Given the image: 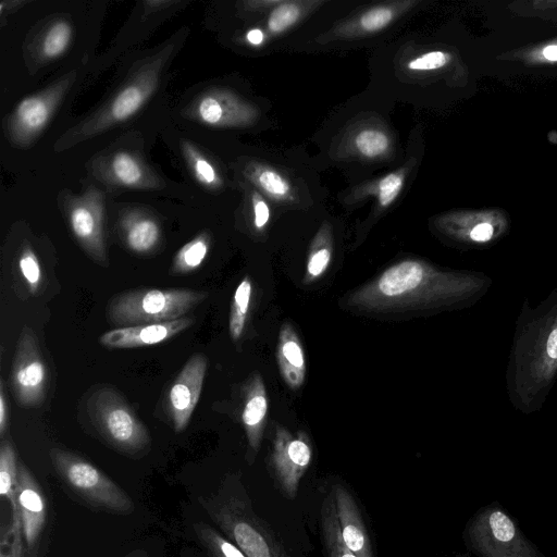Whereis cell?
I'll use <instances>...</instances> for the list:
<instances>
[{
    "label": "cell",
    "instance_id": "cell-1",
    "mask_svg": "<svg viewBox=\"0 0 557 557\" xmlns=\"http://www.w3.org/2000/svg\"><path fill=\"white\" fill-rule=\"evenodd\" d=\"M492 285L482 272L445 270L405 259L386 268L347 297L352 310L375 314L438 312L470 307Z\"/></svg>",
    "mask_w": 557,
    "mask_h": 557
},
{
    "label": "cell",
    "instance_id": "cell-2",
    "mask_svg": "<svg viewBox=\"0 0 557 557\" xmlns=\"http://www.w3.org/2000/svg\"><path fill=\"white\" fill-rule=\"evenodd\" d=\"M505 381L516 410L531 414L542 409L557 381V288L535 307L524 300Z\"/></svg>",
    "mask_w": 557,
    "mask_h": 557
},
{
    "label": "cell",
    "instance_id": "cell-3",
    "mask_svg": "<svg viewBox=\"0 0 557 557\" xmlns=\"http://www.w3.org/2000/svg\"><path fill=\"white\" fill-rule=\"evenodd\" d=\"M199 503L219 530L247 557H290L268 523L252 508L238 474L223 479Z\"/></svg>",
    "mask_w": 557,
    "mask_h": 557
},
{
    "label": "cell",
    "instance_id": "cell-4",
    "mask_svg": "<svg viewBox=\"0 0 557 557\" xmlns=\"http://www.w3.org/2000/svg\"><path fill=\"white\" fill-rule=\"evenodd\" d=\"M173 46L147 58L114 97L94 114L69 129L58 141V150L72 147L133 116L156 90Z\"/></svg>",
    "mask_w": 557,
    "mask_h": 557
},
{
    "label": "cell",
    "instance_id": "cell-5",
    "mask_svg": "<svg viewBox=\"0 0 557 557\" xmlns=\"http://www.w3.org/2000/svg\"><path fill=\"white\" fill-rule=\"evenodd\" d=\"M205 290L189 288H138L109 301V321L120 327L173 321L205 301Z\"/></svg>",
    "mask_w": 557,
    "mask_h": 557
},
{
    "label": "cell",
    "instance_id": "cell-6",
    "mask_svg": "<svg viewBox=\"0 0 557 557\" xmlns=\"http://www.w3.org/2000/svg\"><path fill=\"white\" fill-rule=\"evenodd\" d=\"M50 459L62 484L87 506L116 515H129L135 505L128 494L85 458L60 448Z\"/></svg>",
    "mask_w": 557,
    "mask_h": 557
},
{
    "label": "cell",
    "instance_id": "cell-7",
    "mask_svg": "<svg viewBox=\"0 0 557 557\" xmlns=\"http://www.w3.org/2000/svg\"><path fill=\"white\" fill-rule=\"evenodd\" d=\"M463 540L474 557H545L498 503L483 506L469 519Z\"/></svg>",
    "mask_w": 557,
    "mask_h": 557
},
{
    "label": "cell",
    "instance_id": "cell-8",
    "mask_svg": "<svg viewBox=\"0 0 557 557\" xmlns=\"http://www.w3.org/2000/svg\"><path fill=\"white\" fill-rule=\"evenodd\" d=\"M87 411L98 434L113 449L129 457L148 451L147 428L116 389L106 386L91 393Z\"/></svg>",
    "mask_w": 557,
    "mask_h": 557
},
{
    "label": "cell",
    "instance_id": "cell-9",
    "mask_svg": "<svg viewBox=\"0 0 557 557\" xmlns=\"http://www.w3.org/2000/svg\"><path fill=\"white\" fill-rule=\"evenodd\" d=\"M312 460V448L306 435H293L285 428H277L272 441L268 468L280 494L295 499L300 482Z\"/></svg>",
    "mask_w": 557,
    "mask_h": 557
},
{
    "label": "cell",
    "instance_id": "cell-10",
    "mask_svg": "<svg viewBox=\"0 0 557 557\" xmlns=\"http://www.w3.org/2000/svg\"><path fill=\"white\" fill-rule=\"evenodd\" d=\"M74 79L75 74H69L47 89L18 102L7 125L9 138L14 145L27 147L37 138Z\"/></svg>",
    "mask_w": 557,
    "mask_h": 557
},
{
    "label": "cell",
    "instance_id": "cell-11",
    "mask_svg": "<svg viewBox=\"0 0 557 557\" xmlns=\"http://www.w3.org/2000/svg\"><path fill=\"white\" fill-rule=\"evenodd\" d=\"M70 228L85 252L101 265H108L103 233L104 197L88 188L81 196H67L64 203Z\"/></svg>",
    "mask_w": 557,
    "mask_h": 557
},
{
    "label": "cell",
    "instance_id": "cell-12",
    "mask_svg": "<svg viewBox=\"0 0 557 557\" xmlns=\"http://www.w3.org/2000/svg\"><path fill=\"white\" fill-rule=\"evenodd\" d=\"M12 391L22 407L39 406L47 389V368L33 331L24 326L17 341L11 373Z\"/></svg>",
    "mask_w": 557,
    "mask_h": 557
},
{
    "label": "cell",
    "instance_id": "cell-13",
    "mask_svg": "<svg viewBox=\"0 0 557 557\" xmlns=\"http://www.w3.org/2000/svg\"><path fill=\"white\" fill-rule=\"evenodd\" d=\"M207 367L208 360L202 354L193 355L169 387L165 410L176 432L184 431L190 421L200 398Z\"/></svg>",
    "mask_w": 557,
    "mask_h": 557
},
{
    "label": "cell",
    "instance_id": "cell-14",
    "mask_svg": "<svg viewBox=\"0 0 557 557\" xmlns=\"http://www.w3.org/2000/svg\"><path fill=\"white\" fill-rule=\"evenodd\" d=\"M18 459L12 442L2 438L0 445V497L10 509L8 531L1 535L0 557H25L17 498Z\"/></svg>",
    "mask_w": 557,
    "mask_h": 557
},
{
    "label": "cell",
    "instance_id": "cell-15",
    "mask_svg": "<svg viewBox=\"0 0 557 557\" xmlns=\"http://www.w3.org/2000/svg\"><path fill=\"white\" fill-rule=\"evenodd\" d=\"M17 498L25 557H34L46 524L44 492L29 469L18 460Z\"/></svg>",
    "mask_w": 557,
    "mask_h": 557
},
{
    "label": "cell",
    "instance_id": "cell-16",
    "mask_svg": "<svg viewBox=\"0 0 557 557\" xmlns=\"http://www.w3.org/2000/svg\"><path fill=\"white\" fill-rule=\"evenodd\" d=\"M343 541L357 557H375L361 510L349 488L336 483L330 492Z\"/></svg>",
    "mask_w": 557,
    "mask_h": 557
},
{
    "label": "cell",
    "instance_id": "cell-17",
    "mask_svg": "<svg viewBox=\"0 0 557 557\" xmlns=\"http://www.w3.org/2000/svg\"><path fill=\"white\" fill-rule=\"evenodd\" d=\"M185 115L211 126H236L250 119V110L234 95L211 89L198 96L186 109Z\"/></svg>",
    "mask_w": 557,
    "mask_h": 557
},
{
    "label": "cell",
    "instance_id": "cell-18",
    "mask_svg": "<svg viewBox=\"0 0 557 557\" xmlns=\"http://www.w3.org/2000/svg\"><path fill=\"white\" fill-rule=\"evenodd\" d=\"M195 323L194 317L173 321L115 327L101 334L99 342L108 348H137L165 342Z\"/></svg>",
    "mask_w": 557,
    "mask_h": 557
},
{
    "label": "cell",
    "instance_id": "cell-19",
    "mask_svg": "<svg viewBox=\"0 0 557 557\" xmlns=\"http://www.w3.org/2000/svg\"><path fill=\"white\" fill-rule=\"evenodd\" d=\"M243 396L242 422L249 449L257 454L261 445L268 412L265 386L258 372L248 379Z\"/></svg>",
    "mask_w": 557,
    "mask_h": 557
},
{
    "label": "cell",
    "instance_id": "cell-20",
    "mask_svg": "<svg viewBox=\"0 0 557 557\" xmlns=\"http://www.w3.org/2000/svg\"><path fill=\"white\" fill-rule=\"evenodd\" d=\"M101 178L110 184L133 188H157L158 177L139 158L126 151L108 157L100 165Z\"/></svg>",
    "mask_w": 557,
    "mask_h": 557
},
{
    "label": "cell",
    "instance_id": "cell-21",
    "mask_svg": "<svg viewBox=\"0 0 557 557\" xmlns=\"http://www.w3.org/2000/svg\"><path fill=\"white\" fill-rule=\"evenodd\" d=\"M277 366L282 379L292 389L302 386L306 377V360L304 349L292 324L281 326L276 348Z\"/></svg>",
    "mask_w": 557,
    "mask_h": 557
},
{
    "label": "cell",
    "instance_id": "cell-22",
    "mask_svg": "<svg viewBox=\"0 0 557 557\" xmlns=\"http://www.w3.org/2000/svg\"><path fill=\"white\" fill-rule=\"evenodd\" d=\"M121 233L126 246L136 253L152 251L160 242L158 222L146 214L131 213L121 222Z\"/></svg>",
    "mask_w": 557,
    "mask_h": 557
},
{
    "label": "cell",
    "instance_id": "cell-23",
    "mask_svg": "<svg viewBox=\"0 0 557 557\" xmlns=\"http://www.w3.org/2000/svg\"><path fill=\"white\" fill-rule=\"evenodd\" d=\"M321 533L327 557H357L343 541L331 494L321 506Z\"/></svg>",
    "mask_w": 557,
    "mask_h": 557
},
{
    "label": "cell",
    "instance_id": "cell-24",
    "mask_svg": "<svg viewBox=\"0 0 557 557\" xmlns=\"http://www.w3.org/2000/svg\"><path fill=\"white\" fill-rule=\"evenodd\" d=\"M210 248V237L202 233L185 244L174 256L171 274L186 275L197 270L205 261Z\"/></svg>",
    "mask_w": 557,
    "mask_h": 557
},
{
    "label": "cell",
    "instance_id": "cell-25",
    "mask_svg": "<svg viewBox=\"0 0 557 557\" xmlns=\"http://www.w3.org/2000/svg\"><path fill=\"white\" fill-rule=\"evenodd\" d=\"M197 540L209 557H247L221 531L205 522L193 525Z\"/></svg>",
    "mask_w": 557,
    "mask_h": 557
},
{
    "label": "cell",
    "instance_id": "cell-26",
    "mask_svg": "<svg viewBox=\"0 0 557 557\" xmlns=\"http://www.w3.org/2000/svg\"><path fill=\"white\" fill-rule=\"evenodd\" d=\"M184 159L195 178L207 188H218L221 178L213 164L193 144L182 141Z\"/></svg>",
    "mask_w": 557,
    "mask_h": 557
},
{
    "label": "cell",
    "instance_id": "cell-27",
    "mask_svg": "<svg viewBox=\"0 0 557 557\" xmlns=\"http://www.w3.org/2000/svg\"><path fill=\"white\" fill-rule=\"evenodd\" d=\"M251 296V281L245 276L237 286L231 305L228 329L233 341H238L243 334Z\"/></svg>",
    "mask_w": 557,
    "mask_h": 557
},
{
    "label": "cell",
    "instance_id": "cell-28",
    "mask_svg": "<svg viewBox=\"0 0 557 557\" xmlns=\"http://www.w3.org/2000/svg\"><path fill=\"white\" fill-rule=\"evenodd\" d=\"M72 39V26L66 21H57L48 27L40 40V55L46 59H55L61 55Z\"/></svg>",
    "mask_w": 557,
    "mask_h": 557
},
{
    "label": "cell",
    "instance_id": "cell-29",
    "mask_svg": "<svg viewBox=\"0 0 557 557\" xmlns=\"http://www.w3.org/2000/svg\"><path fill=\"white\" fill-rule=\"evenodd\" d=\"M21 277L32 294H36L44 282V274L37 255L29 245H24L17 259Z\"/></svg>",
    "mask_w": 557,
    "mask_h": 557
},
{
    "label": "cell",
    "instance_id": "cell-30",
    "mask_svg": "<svg viewBox=\"0 0 557 557\" xmlns=\"http://www.w3.org/2000/svg\"><path fill=\"white\" fill-rule=\"evenodd\" d=\"M357 150L368 158H374L385 153L389 147V139L385 133L379 129H363L355 138Z\"/></svg>",
    "mask_w": 557,
    "mask_h": 557
},
{
    "label": "cell",
    "instance_id": "cell-31",
    "mask_svg": "<svg viewBox=\"0 0 557 557\" xmlns=\"http://www.w3.org/2000/svg\"><path fill=\"white\" fill-rule=\"evenodd\" d=\"M256 184L273 198L282 199L289 194V184L277 172L270 169H259L252 175Z\"/></svg>",
    "mask_w": 557,
    "mask_h": 557
},
{
    "label": "cell",
    "instance_id": "cell-32",
    "mask_svg": "<svg viewBox=\"0 0 557 557\" xmlns=\"http://www.w3.org/2000/svg\"><path fill=\"white\" fill-rule=\"evenodd\" d=\"M299 16L300 8L298 3L282 2L270 13L268 27L272 33H281L295 24Z\"/></svg>",
    "mask_w": 557,
    "mask_h": 557
},
{
    "label": "cell",
    "instance_id": "cell-33",
    "mask_svg": "<svg viewBox=\"0 0 557 557\" xmlns=\"http://www.w3.org/2000/svg\"><path fill=\"white\" fill-rule=\"evenodd\" d=\"M394 18V11L387 7H379L363 13L359 20L364 32H377L386 27Z\"/></svg>",
    "mask_w": 557,
    "mask_h": 557
},
{
    "label": "cell",
    "instance_id": "cell-34",
    "mask_svg": "<svg viewBox=\"0 0 557 557\" xmlns=\"http://www.w3.org/2000/svg\"><path fill=\"white\" fill-rule=\"evenodd\" d=\"M404 185V176L400 173H391L380 180L377 184V197L382 207L389 206L398 196Z\"/></svg>",
    "mask_w": 557,
    "mask_h": 557
},
{
    "label": "cell",
    "instance_id": "cell-35",
    "mask_svg": "<svg viewBox=\"0 0 557 557\" xmlns=\"http://www.w3.org/2000/svg\"><path fill=\"white\" fill-rule=\"evenodd\" d=\"M449 59L443 51H430L410 60L407 66L411 71H432L445 66Z\"/></svg>",
    "mask_w": 557,
    "mask_h": 557
},
{
    "label": "cell",
    "instance_id": "cell-36",
    "mask_svg": "<svg viewBox=\"0 0 557 557\" xmlns=\"http://www.w3.org/2000/svg\"><path fill=\"white\" fill-rule=\"evenodd\" d=\"M332 257L331 246H319L313 249L307 262V276L312 278L319 277L329 267Z\"/></svg>",
    "mask_w": 557,
    "mask_h": 557
},
{
    "label": "cell",
    "instance_id": "cell-37",
    "mask_svg": "<svg viewBox=\"0 0 557 557\" xmlns=\"http://www.w3.org/2000/svg\"><path fill=\"white\" fill-rule=\"evenodd\" d=\"M495 228L488 222L475 224L468 233V238L475 244H485L493 239Z\"/></svg>",
    "mask_w": 557,
    "mask_h": 557
},
{
    "label": "cell",
    "instance_id": "cell-38",
    "mask_svg": "<svg viewBox=\"0 0 557 557\" xmlns=\"http://www.w3.org/2000/svg\"><path fill=\"white\" fill-rule=\"evenodd\" d=\"M255 226L262 228L269 221L270 211L268 205L258 195L253 196Z\"/></svg>",
    "mask_w": 557,
    "mask_h": 557
},
{
    "label": "cell",
    "instance_id": "cell-39",
    "mask_svg": "<svg viewBox=\"0 0 557 557\" xmlns=\"http://www.w3.org/2000/svg\"><path fill=\"white\" fill-rule=\"evenodd\" d=\"M9 423V401L4 392L3 380L0 381V435L3 438Z\"/></svg>",
    "mask_w": 557,
    "mask_h": 557
},
{
    "label": "cell",
    "instance_id": "cell-40",
    "mask_svg": "<svg viewBox=\"0 0 557 557\" xmlns=\"http://www.w3.org/2000/svg\"><path fill=\"white\" fill-rule=\"evenodd\" d=\"M263 33L259 28L250 29L246 35L248 42L253 46H259L263 41Z\"/></svg>",
    "mask_w": 557,
    "mask_h": 557
},
{
    "label": "cell",
    "instance_id": "cell-41",
    "mask_svg": "<svg viewBox=\"0 0 557 557\" xmlns=\"http://www.w3.org/2000/svg\"><path fill=\"white\" fill-rule=\"evenodd\" d=\"M542 54L548 61H557V45H549L545 47Z\"/></svg>",
    "mask_w": 557,
    "mask_h": 557
},
{
    "label": "cell",
    "instance_id": "cell-42",
    "mask_svg": "<svg viewBox=\"0 0 557 557\" xmlns=\"http://www.w3.org/2000/svg\"><path fill=\"white\" fill-rule=\"evenodd\" d=\"M175 2L173 1H146L144 2V4L149 8V9H153V10H157L158 7H162V8H166L169 5H172L174 4Z\"/></svg>",
    "mask_w": 557,
    "mask_h": 557
},
{
    "label": "cell",
    "instance_id": "cell-43",
    "mask_svg": "<svg viewBox=\"0 0 557 557\" xmlns=\"http://www.w3.org/2000/svg\"><path fill=\"white\" fill-rule=\"evenodd\" d=\"M128 557H140V556H139L138 554H136L135 556H131V555H129Z\"/></svg>",
    "mask_w": 557,
    "mask_h": 557
}]
</instances>
